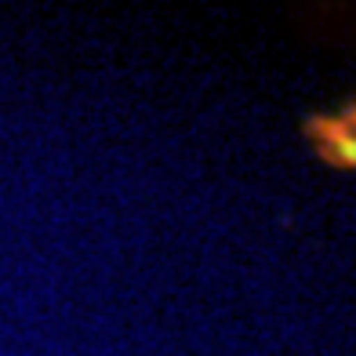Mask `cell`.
I'll use <instances>...</instances> for the list:
<instances>
[{"label": "cell", "instance_id": "obj_1", "mask_svg": "<svg viewBox=\"0 0 356 356\" xmlns=\"http://www.w3.org/2000/svg\"><path fill=\"white\" fill-rule=\"evenodd\" d=\"M309 138L316 142L320 156L334 168H353V106L334 117H313Z\"/></svg>", "mask_w": 356, "mask_h": 356}]
</instances>
